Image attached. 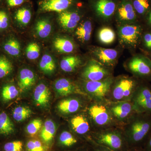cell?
I'll use <instances>...</instances> for the list:
<instances>
[{"label": "cell", "instance_id": "10", "mask_svg": "<svg viewBox=\"0 0 151 151\" xmlns=\"http://www.w3.org/2000/svg\"><path fill=\"white\" fill-rule=\"evenodd\" d=\"M112 75L111 68L94 60L87 63L81 73L82 81H100Z\"/></svg>", "mask_w": 151, "mask_h": 151}, {"label": "cell", "instance_id": "24", "mask_svg": "<svg viewBox=\"0 0 151 151\" xmlns=\"http://www.w3.org/2000/svg\"><path fill=\"white\" fill-rule=\"evenodd\" d=\"M118 17L121 21H134L136 18L134 7L130 3H123L118 9Z\"/></svg>", "mask_w": 151, "mask_h": 151}, {"label": "cell", "instance_id": "5", "mask_svg": "<svg viewBox=\"0 0 151 151\" xmlns=\"http://www.w3.org/2000/svg\"><path fill=\"white\" fill-rule=\"evenodd\" d=\"M113 75L98 81H81L78 84L86 96L92 101H106L114 81Z\"/></svg>", "mask_w": 151, "mask_h": 151}, {"label": "cell", "instance_id": "49", "mask_svg": "<svg viewBox=\"0 0 151 151\" xmlns=\"http://www.w3.org/2000/svg\"><path fill=\"white\" fill-rule=\"evenodd\" d=\"M41 1H42V0H41Z\"/></svg>", "mask_w": 151, "mask_h": 151}, {"label": "cell", "instance_id": "38", "mask_svg": "<svg viewBox=\"0 0 151 151\" xmlns=\"http://www.w3.org/2000/svg\"><path fill=\"white\" fill-rule=\"evenodd\" d=\"M27 151H45L44 147L41 142L36 139L30 140L26 145Z\"/></svg>", "mask_w": 151, "mask_h": 151}, {"label": "cell", "instance_id": "46", "mask_svg": "<svg viewBox=\"0 0 151 151\" xmlns=\"http://www.w3.org/2000/svg\"><path fill=\"white\" fill-rule=\"evenodd\" d=\"M128 151H146L142 147H134L129 148Z\"/></svg>", "mask_w": 151, "mask_h": 151}, {"label": "cell", "instance_id": "39", "mask_svg": "<svg viewBox=\"0 0 151 151\" xmlns=\"http://www.w3.org/2000/svg\"><path fill=\"white\" fill-rule=\"evenodd\" d=\"M9 17L8 12L5 9H0V30L8 27Z\"/></svg>", "mask_w": 151, "mask_h": 151}, {"label": "cell", "instance_id": "6", "mask_svg": "<svg viewBox=\"0 0 151 151\" xmlns=\"http://www.w3.org/2000/svg\"><path fill=\"white\" fill-rule=\"evenodd\" d=\"M64 97L58 104L57 109L62 115L70 117L85 111L91 100L82 94H72Z\"/></svg>", "mask_w": 151, "mask_h": 151}, {"label": "cell", "instance_id": "19", "mask_svg": "<svg viewBox=\"0 0 151 151\" xmlns=\"http://www.w3.org/2000/svg\"><path fill=\"white\" fill-rule=\"evenodd\" d=\"M36 77L34 73L28 68H23L20 71L18 78V86L21 92L28 90L35 83Z\"/></svg>", "mask_w": 151, "mask_h": 151}, {"label": "cell", "instance_id": "18", "mask_svg": "<svg viewBox=\"0 0 151 151\" xmlns=\"http://www.w3.org/2000/svg\"><path fill=\"white\" fill-rule=\"evenodd\" d=\"M51 92L47 86L43 83L39 84L35 87L33 98L36 105L40 107H46L49 103Z\"/></svg>", "mask_w": 151, "mask_h": 151}, {"label": "cell", "instance_id": "8", "mask_svg": "<svg viewBox=\"0 0 151 151\" xmlns=\"http://www.w3.org/2000/svg\"><path fill=\"white\" fill-rule=\"evenodd\" d=\"M68 124L69 128L74 134L86 141L95 131L85 110L70 116Z\"/></svg>", "mask_w": 151, "mask_h": 151}, {"label": "cell", "instance_id": "3", "mask_svg": "<svg viewBox=\"0 0 151 151\" xmlns=\"http://www.w3.org/2000/svg\"><path fill=\"white\" fill-rule=\"evenodd\" d=\"M108 101L90 100L85 110L95 130L119 127L108 108Z\"/></svg>", "mask_w": 151, "mask_h": 151}, {"label": "cell", "instance_id": "4", "mask_svg": "<svg viewBox=\"0 0 151 151\" xmlns=\"http://www.w3.org/2000/svg\"><path fill=\"white\" fill-rule=\"evenodd\" d=\"M142 81L134 76L128 75L114 77L107 100L113 102L130 101L133 93Z\"/></svg>", "mask_w": 151, "mask_h": 151}, {"label": "cell", "instance_id": "42", "mask_svg": "<svg viewBox=\"0 0 151 151\" xmlns=\"http://www.w3.org/2000/svg\"><path fill=\"white\" fill-rule=\"evenodd\" d=\"M87 141L92 146L94 151H114L104 146L98 145L90 139H88Z\"/></svg>", "mask_w": 151, "mask_h": 151}, {"label": "cell", "instance_id": "16", "mask_svg": "<svg viewBox=\"0 0 151 151\" xmlns=\"http://www.w3.org/2000/svg\"><path fill=\"white\" fill-rule=\"evenodd\" d=\"M59 142L63 147L68 149H75L79 145L86 144L87 141L78 137L74 134L70 129L63 131L59 135Z\"/></svg>", "mask_w": 151, "mask_h": 151}, {"label": "cell", "instance_id": "30", "mask_svg": "<svg viewBox=\"0 0 151 151\" xmlns=\"http://www.w3.org/2000/svg\"><path fill=\"white\" fill-rule=\"evenodd\" d=\"M98 37L101 43L109 45L114 42L116 39V34L111 28L104 27L99 30Z\"/></svg>", "mask_w": 151, "mask_h": 151}, {"label": "cell", "instance_id": "25", "mask_svg": "<svg viewBox=\"0 0 151 151\" xmlns=\"http://www.w3.org/2000/svg\"><path fill=\"white\" fill-rule=\"evenodd\" d=\"M92 30V22L89 21H86L78 26L76 31L75 34L79 40L82 42H86L91 37Z\"/></svg>", "mask_w": 151, "mask_h": 151}, {"label": "cell", "instance_id": "20", "mask_svg": "<svg viewBox=\"0 0 151 151\" xmlns=\"http://www.w3.org/2000/svg\"><path fill=\"white\" fill-rule=\"evenodd\" d=\"M96 9L100 16L108 18L114 13L116 4L111 0H99L96 4Z\"/></svg>", "mask_w": 151, "mask_h": 151}, {"label": "cell", "instance_id": "48", "mask_svg": "<svg viewBox=\"0 0 151 151\" xmlns=\"http://www.w3.org/2000/svg\"><path fill=\"white\" fill-rule=\"evenodd\" d=\"M2 0H0V3L1 2Z\"/></svg>", "mask_w": 151, "mask_h": 151}, {"label": "cell", "instance_id": "13", "mask_svg": "<svg viewBox=\"0 0 151 151\" xmlns=\"http://www.w3.org/2000/svg\"><path fill=\"white\" fill-rule=\"evenodd\" d=\"M54 89L61 97H65L72 94H82L86 96L78 84L67 78L58 79L54 83Z\"/></svg>", "mask_w": 151, "mask_h": 151}, {"label": "cell", "instance_id": "27", "mask_svg": "<svg viewBox=\"0 0 151 151\" xmlns=\"http://www.w3.org/2000/svg\"><path fill=\"white\" fill-rule=\"evenodd\" d=\"M35 30L39 37L41 38L48 37L51 32V23L48 19L45 18L39 19L36 24Z\"/></svg>", "mask_w": 151, "mask_h": 151}, {"label": "cell", "instance_id": "12", "mask_svg": "<svg viewBox=\"0 0 151 151\" xmlns=\"http://www.w3.org/2000/svg\"><path fill=\"white\" fill-rule=\"evenodd\" d=\"M141 27L136 25H125L119 29V35L122 44L128 47L137 45L141 35Z\"/></svg>", "mask_w": 151, "mask_h": 151}, {"label": "cell", "instance_id": "41", "mask_svg": "<svg viewBox=\"0 0 151 151\" xmlns=\"http://www.w3.org/2000/svg\"><path fill=\"white\" fill-rule=\"evenodd\" d=\"M29 0H6L8 6L10 8L18 7L28 2Z\"/></svg>", "mask_w": 151, "mask_h": 151}, {"label": "cell", "instance_id": "47", "mask_svg": "<svg viewBox=\"0 0 151 151\" xmlns=\"http://www.w3.org/2000/svg\"><path fill=\"white\" fill-rule=\"evenodd\" d=\"M148 22L149 24L151 26V12L149 14L148 18Z\"/></svg>", "mask_w": 151, "mask_h": 151}, {"label": "cell", "instance_id": "34", "mask_svg": "<svg viewBox=\"0 0 151 151\" xmlns=\"http://www.w3.org/2000/svg\"><path fill=\"white\" fill-rule=\"evenodd\" d=\"M18 94V90L14 85H6L3 87L2 90V98L5 102H7L14 99Z\"/></svg>", "mask_w": 151, "mask_h": 151}, {"label": "cell", "instance_id": "40", "mask_svg": "<svg viewBox=\"0 0 151 151\" xmlns=\"http://www.w3.org/2000/svg\"><path fill=\"white\" fill-rule=\"evenodd\" d=\"M4 149L5 151H22V142L20 141L9 142L5 144Z\"/></svg>", "mask_w": 151, "mask_h": 151}, {"label": "cell", "instance_id": "21", "mask_svg": "<svg viewBox=\"0 0 151 151\" xmlns=\"http://www.w3.org/2000/svg\"><path fill=\"white\" fill-rule=\"evenodd\" d=\"M82 63L79 57L70 55L63 58L60 63V67L63 71L66 73L74 72Z\"/></svg>", "mask_w": 151, "mask_h": 151}, {"label": "cell", "instance_id": "9", "mask_svg": "<svg viewBox=\"0 0 151 151\" xmlns=\"http://www.w3.org/2000/svg\"><path fill=\"white\" fill-rule=\"evenodd\" d=\"M107 104L112 116L120 128L137 113L130 101H108Z\"/></svg>", "mask_w": 151, "mask_h": 151}, {"label": "cell", "instance_id": "17", "mask_svg": "<svg viewBox=\"0 0 151 151\" xmlns=\"http://www.w3.org/2000/svg\"><path fill=\"white\" fill-rule=\"evenodd\" d=\"M81 17L77 12L66 10L58 14V20L62 27L66 30L74 29L78 25Z\"/></svg>", "mask_w": 151, "mask_h": 151}, {"label": "cell", "instance_id": "44", "mask_svg": "<svg viewBox=\"0 0 151 151\" xmlns=\"http://www.w3.org/2000/svg\"><path fill=\"white\" fill-rule=\"evenodd\" d=\"M143 147L146 151H151V132L147 139Z\"/></svg>", "mask_w": 151, "mask_h": 151}, {"label": "cell", "instance_id": "15", "mask_svg": "<svg viewBox=\"0 0 151 151\" xmlns=\"http://www.w3.org/2000/svg\"><path fill=\"white\" fill-rule=\"evenodd\" d=\"M93 52L97 61L104 66L111 68L116 64L118 55L116 50L97 47L94 49Z\"/></svg>", "mask_w": 151, "mask_h": 151}, {"label": "cell", "instance_id": "43", "mask_svg": "<svg viewBox=\"0 0 151 151\" xmlns=\"http://www.w3.org/2000/svg\"><path fill=\"white\" fill-rule=\"evenodd\" d=\"M144 41L146 47L151 49V33H148L144 35Z\"/></svg>", "mask_w": 151, "mask_h": 151}, {"label": "cell", "instance_id": "28", "mask_svg": "<svg viewBox=\"0 0 151 151\" xmlns=\"http://www.w3.org/2000/svg\"><path fill=\"white\" fill-rule=\"evenodd\" d=\"M14 126L5 112L0 113V134L7 136L14 132Z\"/></svg>", "mask_w": 151, "mask_h": 151}, {"label": "cell", "instance_id": "36", "mask_svg": "<svg viewBox=\"0 0 151 151\" xmlns=\"http://www.w3.org/2000/svg\"><path fill=\"white\" fill-rule=\"evenodd\" d=\"M42 127V122L40 119L33 120L28 124L27 127V132L29 134L34 136L40 129Z\"/></svg>", "mask_w": 151, "mask_h": 151}, {"label": "cell", "instance_id": "37", "mask_svg": "<svg viewBox=\"0 0 151 151\" xmlns=\"http://www.w3.org/2000/svg\"><path fill=\"white\" fill-rule=\"evenodd\" d=\"M133 7L138 13L142 14L147 12L150 7L148 0H134Z\"/></svg>", "mask_w": 151, "mask_h": 151}, {"label": "cell", "instance_id": "1", "mask_svg": "<svg viewBox=\"0 0 151 151\" xmlns=\"http://www.w3.org/2000/svg\"><path fill=\"white\" fill-rule=\"evenodd\" d=\"M121 128L129 148L143 147L151 132V115L136 113Z\"/></svg>", "mask_w": 151, "mask_h": 151}, {"label": "cell", "instance_id": "14", "mask_svg": "<svg viewBox=\"0 0 151 151\" xmlns=\"http://www.w3.org/2000/svg\"><path fill=\"white\" fill-rule=\"evenodd\" d=\"M73 0H42L38 2L40 12L60 13L67 10L73 4Z\"/></svg>", "mask_w": 151, "mask_h": 151}, {"label": "cell", "instance_id": "33", "mask_svg": "<svg viewBox=\"0 0 151 151\" xmlns=\"http://www.w3.org/2000/svg\"><path fill=\"white\" fill-rule=\"evenodd\" d=\"M12 62L5 56H0V78L7 76L12 71Z\"/></svg>", "mask_w": 151, "mask_h": 151}, {"label": "cell", "instance_id": "29", "mask_svg": "<svg viewBox=\"0 0 151 151\" xmlns=\"http://www.w3.org/2000/svg\"><path fill=\"white\" fill-rule=\"evenodd\" d=\"M40 70L45 74L50 75L55 71L56 65L54 60L51 55L45 54L42 57L39 63Z\"/></svg>", "mask_w": 151, "mask_h": 151}, {"label": "cell", "instance_id": "2", "mask_svg": "<svg viewBox=\"0 0 151 151\" xmlns=\"http://www.w3.org/2000/svg\"><path fill=\"white\" fill-rule=\"evenodd\" d=\"M89 139L98 145L114 151H128L129 148L120 127L95 130Z\"/></svg>", "mask_w": 151, "mask_h": 151}, {"label": "cell", "instance_id": "32", "mask_svg": "<svg viewBox=\"0 0 151 151\" xmlns=\"http://www.w3.org/2000/svg\"><path fill=\"white\" fill-rule=\"evenodd\" d=\"M32 111L27 106H19L13 111V117L17 122H22L31 116Z\"/></svg>", "mask_w": 151, "mask_h": 151}, {"label": "cell", "instance_id": "35", "mask_svg": "<svg viewBox=\"0 0 151 151\" xmlns=\"http://www.w3.org/2000/svg\"><path fill=\"white\" fill-rule=\"evenodd\" d=\"M40 50V47L37 43H29L26 49L27 57L29 59L32 60L36 59L39 56Z\"/></svg>", "mask_w": 151, "mask_h": 151}, {"label": "cell", "instance_id": "26", "mask_svg": "<svg viewBox=\"0 0 151 151\" xmlns=\"http://www.w3.org/2000/svg\"><path fill=\"white\" fill-rule=\"evenodd\" d=\"M54 48L60 52L70 53L74 50L75 45L72 41L64 37H58L53 42Z\"/></svg>", "mask_w": 151, "mask_h": 151}, {"label": "cell", "instance_id": "45", "mask_svg": "<svg viewBox=\"0 0 151 151\" xmlns=\"http://www.w3.org/2000/svg\"><path fill=\"white\" fill-rule=\"evenodd\" d=\"M73 151H94V150L92 146L87 142V144L85 145L82 146L81 147Z\"/></svg>", "mask_w": 151, "mask_h": 151}, {"label": "cell", "instance_id": "11", "mask_svg": "<svg viewBox=\"0 0 151 151\" xmlns=\"http://www.w3.org/2000/svg\"><path fill=\"white\" fill-rule=\"evenodd\" d=\"M126 68L135 78L151 81V61L148 59L139 56L133 57L127 63Z\"/></svg>", "mask_w": 151, "mask_h": 151}, {"label": "cell", "instance_id": "23", "mask_svg": "<svg viewBox=\"0 0 151 151\" xmlns=\"http://www.w3.org/2000/svg\"><path fill=\"white\" fill-rule=\"evenodd\" d=\"M56 129V125L52 120H46L41 130L40 137L42 140L46 144H50L54 137Z\"/></svg>", "mask_w": 151, "mask_h": 151}, {"label": "cell", "instance_id": "31", "mask_svg": "<svg viewBox=\"0 0 151 151\" xmlns=\"http://www.w3.org/2000/svg\"><path fill=\"white\" fill-rule=\"evenodd\" d=\"M4 49L8 54L12 56H17L21 52L19 42L14 38L8 40L4 45Z\"/></svg>", "mask_w": 151, "mask_h": 151}, {"label": "cell", "instance_id": "7", "mask_svg": "<svg viewBox=\"0 0 151 151\" xmlns=\"http://www.w3.org/2000/svg\"><path fill=\"white\" fill-rule=\"evenodd\" d=\"M130 101L137 113L151 115V84L142 81Z\"/></svg>", "mask_w": 151, "mask_h": 151}, {"label": "cell", "instance_id": "22", "mask_svg": "<svg viewBox=\"0 0 151 151\" xmlns=\"http://www.w3.org/2000/svg\"><path fill=\"white\" fill-rule=\"evenodd\" d=\"M25 4L18 7L15 11L14 17L20 24L25 26L28 24L31 19L32 11L30 7L24 5Z\"/></svg>", "mask_w": 151, "mask_h": 151}]
</instances>
